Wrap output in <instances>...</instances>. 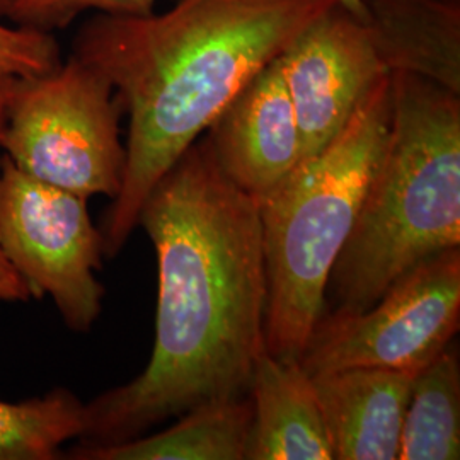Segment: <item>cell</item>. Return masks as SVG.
Masks as SVG:
<instances>
[{"label":"cell","instance_id":"5","mask_svg":"<svg viewBox=\"0 0 460 460\" xmlns=\"http://www.w3.org/2000/svg\"><path fill=\"white\" fill-rule=\"evenodd\" d=\"M121 106L110 81L75 55L45 74L14 77L2 152L38 181L89 198L115 199L127 150Z\"/></svg>","mask_w":460,"mask_h":460},{"label":"cell","instance_id":"2","mask_svg":"<svg viewBox=\"0 0 460 460\" xmlns=\"http://www.w3.org/2000/svg\"><path fill=\"white\" fill-rule=\"evenodd\" d=\"M336 0H180L163 14L91 17L74 51L128 115L121 190L101 226L115 258L165 172L263 66Z\"/></svg>","mask_w":460,"mask_h":460},{"label":"cell","instance_id":"9","mask_svg":"<svg viewBox=\"0 0 460 460\" xmlns=\"http://www.w3.org/2000/svg\"><path fill=\"white\" fill-rule=\"evenodd\" d=\"M207 132L222 174L260 205L302 161L296 110L279 57L234 96Z\"/></svg>","mask_w":460,"mask_h":460},{"label":"cell","instance_id":"8","mask_svg":"<svg viewBox=\"0 0 460 460\" xmlns=\"http://www.w3.org/2000/svg\"><path fill=\"white\" fill-rule=\"evenodd\" d=\"M279 62L296 110L302 161L328 147L372 89L391 74L367 26L340 4L296 34Z\"/></svg>","mask_w":460,"mask_h":460},{"label":"cell","instance_id":"1","mask_svg":"<svg viewBox=\"0 0 460 460\" xmlns=\"http://www.w3.org/2000/svg\"><path fill=\"white\" fill-rule=\"evenodd\" d=\"M138 227L159 268L152 355L133 380L84 402L75 447L123 444L201 404L246 397L266 351L260 205L222 174L207 138L155 182Z\"/></svg>","mask_w":460,"mask_h":460},{"label":"cell","instance_id":"14","mask_svg":"<svg viewBox=\"0 0 460 460\" xmlns=\"http://www.w3.org/2000/svg\"><path fill=\"white\" fill-rule=\"evenodd\" d=\"M460 459V363L450 345L412 377L399 460Z\"/></svg>","mask_w":460,"mask_h":460},{"label":"cell","instance_id":"10","mask_svg":"<svg viewBox=\"0 0 460 460\" xmlns=\"http://www.w3.org/2000/svg\"><path fill=\"white\" fill-rule=\"evenodd\" d=\"M411 372L353 367L311 376L334 460H397Z\"/></svg>","mask_w":460,"mask_h":460},{"label":"cell","instance_id":"12","mask_svg":"<svg viewBox=\"0 0 460 460\" xmlns=\"http://www.w3.org/2000/svg\"><path fill=\"white\" fill-rule=\"evenodd\" d=\"M365 26L389 72L460 94L459 0H362Z\"/></svg>","mask_w":460,"mask_h":460},{"label":"cell","instance_id":"20","mask_svg":"<svg viewBox=\"0 0 460 460\" xmlns=\"http://www.w3.org/2000/svg\"><path fill=\"white\" fill-rule=\"evenodd\" d=\"M341 7H345L348 13L353 16L358 17L362 22H365V11H363L362 0H336Z\"/></svg>","mask_w":460,"mask_h":460},{"label":"cell","instance_id":"19","mask_svg":"<svg viewBox=\"0 0 460 460\" xmlns=\"http://www.w3.org/2000/svg\"><path fill=\"white\" fill-rule=\"evenodd\" d=\"M14 77L0 74V167H2V132H4V123H5V108H7V99H9V93H11V85H13Z\"/></svg>","mask_w":460,"mask_h":460},{"label":"cell","instance_id":"17","mask_svg":"<svg viewBox=\"0 0 460 460\" xmlns=\"http://www.w3.org/2000/svg\"><path fill=\"white\" fill-rule=\"evenodd\" d=\"M62 62L53 34L26 26H7L0 21V74L31 77Z\"/></svg>","mask_w":460,"mask_h":460},{"label":"cell","instance_id":"15","mask_svg":"<svg viewBox=\"0 0 460 460\" xmlns=\"http://www.w3.org/2000/svg\"><path fill=\"white\" fill-rule=\"evenodd\" d=\"M84 402L68 389L9 402L0 399V460H55L83 433Z\"/></svg>","mask_w":460,"mask_h":460},{"label":"cell","instance_id":"13","mask_svg":"<svg viewBox=\"0 0 460 460\" xmlns=\"http://www.w3.org/2000/svg\"><path fill=\"white\" fill-rule=\"evenodd\" d=\"M180 421L154 435L123 444L72 447L75 460H246L252 423L251 397L201 404L178 416Z\"/></svg>","mask_w":460,"mask_h":460},{"label":"cell","instance_id":"18","mask_svg":"<svg viewBox=\"0 0 460 460\" xmlns=\"http://www.w3.org/2000/svg\"><path fill=\"white\" fill-rule=\"evenodd\" d=\"M0 300L24 304L33 300L26 283L16 273V270L9 264L0 252Z\"/></svg>","mask_w":460,"mask_h":460},{"label":"cell","instance_id":"16","mask_svg":"<svg viewBox=\"0 0 460 460\" xmlns=\"http://www.w3.org/2000/svg\"><path fill=\"white\" fill-rule=\"evenodd\" d=\"M157 0H14L9 19L17 26L51 33L87 11L102 14H148Z\"/></svg>","mask_w":460,"mask_h":460},{"label":"cell","instance_id":"3","mask_svg":"<svg viewBox=\"0 0 460 460\" xmlns=\"http://www.w3.org/2000/svg\"><path fill=\"white\" fill-rule=\"evenodd\" d=\"M460 247V94L391 72L389 132L331 270L334 314L370 309L416 266Z\"/></svg>","mask_w":460,"mask_h":460},{"label":"cell","instance_id":"6","mask_svg":"<svg viewBox=\"0 0 460 460\" xmlns=\"http://www.w3.org/2000/svg\"><path fill=\"white\" fill-rule=\"evenodd\" d=\"M0 252L31 298L49 296L66 328L87 332L102 311V256L87 198L21 172L5 155L0 167Z\"/></svg>","mask_w":460,"mask_h":460},{"label":"cell","instance_id":"21","mask_svg":"<svg viewBox=\"0 0 460 460\" xmlns=\"http://www.w3.org/2000/svg\"><path fill=\"white\" fill-rule=\"evenodd\" d=\"M14 0H0V19H9V13Z\"/></svg>","mask_w":460,"mask_h":460},{"label":"cell","instance_id":"4","mask_svg":"<svg viewBox=\"0 0 460 460\" xmlns=\"http://www.w3.org/2000/svg\"><path fill=\"white\" fill-rule=\"evenodd\" d=\"M391 121V74L328 147L260 203L268 285L266 351L298 358L326 313L331 270L357 222Z\"/></svg>","mask_w":460,"mask_h":460},{"label":"cell","instance_id":"7","mask_svg":"<svg viewBox=\"0 0 460 460\" xmlns=\"http://www.w3.org/2000/svg\"><path fill=\"white\" fill-rule=\"evenodd\" d=\"M460 326V247L416 266L360 314H323L298 355L309 376L372 367L416 374Z\"/></svg>","mask_w":460,"mask_h":460},{"label":"cell","instance_id":"22","mask_svg":"<svg viewBox=\"0 0 460 460\" xmlns=\"http://www.w3.org/2000/svg\"><path fill=\"white\" fill-rule=\"evenodd\" d=\"M459 2H460V0H459Z\"/></svg>","mask_w":460,"mask_h":460},{"label":"cell","instance_id":"11","mask_svg":"<svg viewBox=\"0 0 460 460\" xmlns=\"http://www.w3.org/2000/svg\"><path fill=\"white\" fill-rule=\"evenodd\" d=\"M246 460H334L313 378L296 358L263 351L249 385Z\"/></svg>","mask_w":460,"mask_h":460}]
</instances>
